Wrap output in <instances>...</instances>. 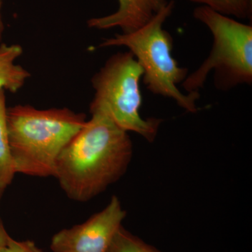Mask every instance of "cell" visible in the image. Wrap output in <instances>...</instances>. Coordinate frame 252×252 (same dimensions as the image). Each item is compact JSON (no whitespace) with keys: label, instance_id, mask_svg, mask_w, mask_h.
<instances>
[{"label":"cell","instance_id":"6da1fadb","mask_svg":"<svg viewBox=\"0 0 252 252\" xmlns=\"http://www.w3.org/2000/svg\"><path fill=\"white\" fill-rule=\"evenodd\" d=\"M91 116L60 154L54 175L68 198L81 203L121 179L132 157L128 132L105 116Z\"/></svg>","mask_w":252,"mask_h":252},{"label":"cell","instance_id":"7a4b0ae2","mask_svg":"<svg viewBox=\"0 0 252 252\" xmlns=\"http://www.w3.org/2000/svg\"><path fill=\"white\" fill-rule=\"evenodd\" d=\"M86 121L84 114L67 108H7L6 124L16 174L54 176L60 154Z\"/></svg>","mask_w":252,"mask_h":252},{"label":"cell","instance_id":"3957f363","mask_svg":"<svg viewBox=\"0 0 252 252\" xmlns=\"http://www.w3.org/2000/svg\"><path fill=\"white\" fill-rule=\"evenodd\" d=\"M174 7V1H168L165 7L142 27L132 32L122 33L104 39L99 47L127 48L143 69V82L149 91L174 99L187 112L195 113L198 111L196 102L200 94H185L177 87L189 75V69L180 67L174 59L172 54L173 39L162 28L164 23L171 16Z\"/></svg>","mask_w":252,"mask_h":252},{"label":"cell","instance_id":"277c9868","mask_svg":"<svg viewBox=\"0 0 252 252\" xmlns=\"http://www.w3.org/2000/svg\"><path fill=\"white\" fill-rule=\"evenodd\" d=\"M193 17L211 32L213 46L208 57L182 83L187 93L199 92L214 71L220 91L252 83V26L235 21L205 6H198Z\"/></svg>","mask_w":252,"mask_h":252},{"label":"cell","instance_id":"5b68a950","mask_svg":"<svg viewBox=\"0 0 252 252\" xmlns=\"http://www.w3.org/2000/svg\"><path fill=\"white\" fill-rule=\"evenodd\" d=\"M143 74V69L130 51L113 55L91 80L94 95L90 112L105 116L123 130L135 132L152 142L162 120L140 115Z\"/></svg>","mask_w":252,"mask_h":252},{"label":"cell","instance_id":"8992f818","mask_svg":"<svg viewBox=\"0 0 252 252\" xmlns=\"http://www.w3.org/2000/svg\"><path fill=\"white\" fill-rule=\"evenodd\" d=\"M126 212L116 195L103 210L94 214L81 224L64 228L51 239L54 252H107Z\"/></svg>","mask_w":252,"mask_h":252},{"label":"cell","instance_id":"52a82bcc","mask_svg":"<svg viewBox=\"0 0 252 252\" xmlns=\"http://www.w3.org/2000/svg\"><path fill=\"white\" fill-rule=\"evenodd\" d=\"M115 12L87 21L89 28L108 30L119 28L122 33L132 32L148 23L168 3L167 0H118Z\"/></svg>","mask_w":252,"mask_h":252},{"label":"cell","instance_id":"ba28073f","mask_svg":"<svg viewBox=\"0 0 252 252\" xmlns=\"http://www.w3.org/2000/svg\"><path fill=\"white\" fill-rule=\"evenodd\" d=\"M22 54L18 44H0V91L17 92L31 77V73L15 63Z\"/></svg>","mask_w":252,"mask_h":252},{"label":"cell","instance_id":"9c48e42d","mask_svg":"<svg viewBox=\"0 0 252 252\" xmlns=\"http://www.w3.org/2000/svg\"><path fill=\"white\" fill-rule=\"evenodd\" d=\"M6 97L4 91H0V187L6 189L11 185L16 175L6 124Z\"/></svg>","mask_w":252,"mask_h":252},{"label":"cell","instance_id":"30bf717a","mask_svg":"<svg viewBox=\"0 0 252 252\" xmlns=\"http://www.w3.org/2000/svg\"><path fill=\"white\" fill-rule=\"evenodd\" d=\"M207 6L225 16L252 20V0H188Z\"/></svg>","mask_w":252,"mask_h":252},{"label":"cell","instance_id":"8fae6325","mask_svg":"<svg viewBox=\"0 0 252 252\" xmlns=\"http://www.w3.org/2000/svg\"><path fill=\"white\" fill-rule=\"evenodd\" d=\"M107 252H161L121 227Z\"/></svg>","mask_w":252,"mask_h":252},{"label":"cell","instance_id":"7c38bea8","mask_svg":"<svg viewBox=\"0 0 252 252\" xmlns=\"http://www.w3.org/2000/svg\"><path fill=\"white\" fill-rule=\"evenodd\" d=\"M0 252H44L32 240L18 241L10 237L7 243L0 248Z\"/></svg>","mask_w":252,"mask_h":252},{"label":"cell","instance_id":"4fadbf2b","mask_svg":"<svg viewBox=\"0 0 252 252\" xmlns=\"http://www.w3.org/2000/svg\"><path fill=\"white\" fill-rule=\"evenodd\" d=\"M4 190L5 189L0 187V201H1V197H2ZM10 237L11 236L8 234L7 231L5 229L2 220H1V217H0V248L4 246L7 243Z\"/></svg>","mask_w":252,"mask_h":252},{"label":"cell","instance_id":"5bb4252c","mask_svg":"<svg viewBox=\"0 0 252 252\" xmlns=\"http://www.w3.org/2000/svg\"><path fill=\"white\" fill-rule=\"evenodd\" d=\"M1 0H0V41L2 37L3 31H4V23H3L2 18L1 14Z\"/></svg>","mask_w":252,"mask_h":252}]
</instances>
